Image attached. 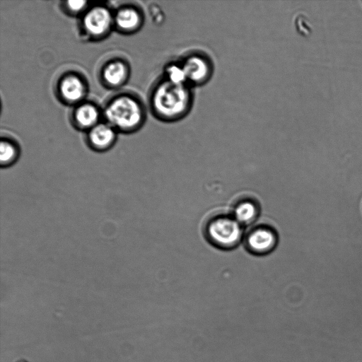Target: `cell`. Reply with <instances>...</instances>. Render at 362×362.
<instances>
[{
	"mask_svg": "<svg viewBox=\"0 0 362 362\" xmlns=\"http://www.w3.org/2000/svg\"><path fill=\"white\" fill-rule=\"evenodd\" d=\"M192 101L189 86L175 83L165 78L155 85L150 96L153 113L167 122L184 117L189 112Z\"/></svg>",
	"mask_w": 362,
	"mask_h": 362,
	"instance_id": "1",
	"label": "cell"
},
{
	"mask_svg": "<svg viewBox=\"0 0 362 362\" xmlns=\"http://www.w3.org/2000/svg\"><path fill=\"white\" fill-rule=\"evenodd\" d=\"M103 116L106 123L116 131L129 133L141 127L146 112L142 103L135 95L122 93L106 102Z\"/></svg>",
	"mask_w": 362,
	"mask_h": 362,
	"instance_id": "2",
	"label": "cell"
},
{
	"mask_svg": "<svg viewBox=\"0 0 362 362\" xmlns=\"http://www.w3.org/2000/svg\"><path fill=\"white\" fill-rule=\"evenodd\" d=\"M188 86H200L211 76L213 66L210 60L200 54H192L180 63Z\"/></svg>",
	"mask_w": 362,
	"mask_h": 362,
	"instance_id": "6",
	"label": "cell"
},
{
	"mask_svg": "<svg viewBox=\"0 0 362 362\" xmlns=\"http://www.w3.org/2000/svg\"><path fill=\"white\" fill-rule=\"evenodd\" d=\"M165 78L173 83L187 84L185 75L180 63L168 65L165 69Z\"/></svg>",
	"mask_w": 362,
	"mask_h": 362,
	"instance_id": "14",
	"label": "cell"
},
{
	"mask_svg": "<svg viewBox=\"0 0 362 362\" xmlns=\"http://www.w3.org/2000/svg\"><path fill=\"white\" fill-rule=\"evenodd\" d=\"M57 96L69 105H78L83 102L88 91L85 79L79 74H64L57 83Z\"/></svg>",
	"mask_w": 362,
	"mask_h": 362,
	"instance_id": "5",
	"label": "cell"
},
{
	"mask_svg": "<svg viewBox=\"0 0 362 362\" xmlns=\"http://www.w3.org/2000/svg\"><path fill=\"white\" fill-rule=\"evenodd\" d=\"M249 250L255 254H264L272 250L276 243V235L272 228L257 226L248 232L245 238Z\"/></svg>",
	"mask_w": 362,
	"mask_h": 362,
	"instance_id": "8",
	"label": "cell"
},
{
	"mask_svg": "<svg viewBox=\"0 0 362 362\" xmlns=\"http://www.w3.org/2000/svg\"><path fill=\"white\" fill-rule=\"evenodd\" d=\"M209 240L221 248H231L240 240L242 235L240 223L233 216L225 215L212 218L206 227Z\"/></svg>",
	"mask_w": 362,
	"mask_h": 362,
	"instance_id": "3",
	"label": "cell"
},
{
	"mask_svg": "<svg viewBox=\"0 0 362 362\" xmlns=\"http://www.w3.org/2000/svg\"><path fill=\"white\" fill-rule=\"evenodd\" d=\"M103 83L109 88H118L124 84L129 75L128 64L117 58L105 62L100 71Z\"/></svg>",
	"mask_w": 362,
	"mask_h": 362,
	"instance_id": "7",
	"label": "cell"
},
{
	"mask_svg": "<svg viewBox=\"0 0 362 362\" xmlns=\"http://www.w3.org/2000/svg\"><path fill=\"white\" fill-rule=\"evenodd\" d=\"M113 25V15L107 8L102 6L86 11L81 23L83 32L91 39L105 36Z\"/></svg>",
	"mask_w": 362,
	"mask_h": 362,
	"instance_id": "4",
	"label": "cell"
},
{
	"mask_svg": "<svg viewBox=\"0 0 362 362\" xmlns=\"http://www.w3.org/2000/svg\"><path fill=\"white\" fill-rule=\"evenodd\" d=\"M142 19L141 12L133 6L121 7L113 16L114 25L124 33H132L139 29Z\"/></svg>",
	"mask_w": 362,
	"mask_h": 362,
	"instance_id": "10",
	"label": "cell"
},
{
	"mask_svg": "<svg viewBox=\"0 0 362 362\" xmlns=\"http://www.w3.org/2000/svg\"><path fill=\"white\" fill-rule=\"evenodd\" d=\"M256 204L250 200H244L239 202L233 211V217L241 223H249L256 218L257 215Z\"/></svg>",
	"mask_w": 362,
	"mask_h": 362,
	"instance_id": "12",
	"label": "cell"
},
{
	"mask_svg": "<svg viewBox=\"0 0 362 362\" xmlns=\"http://www.w3.org/2000/svg\"><path fill=\"white\" fill-rule=\"evenodd\" d=\"M100 116V110L95 104L83 101L74 108L71 118L76 127L89 131L99 123Z\"/></svg>",
	"mask_w": 362,
	"mask_h": 362,
	"instance_id": "9",
	"label": "cell"
},
{
	"mask_svg": "<svg viewBox=\"0 0 362 362\" xmlns=\"http://www.w3.org/2000/svg\"><path fill=\"white\" fill-rule=\"evenodd\" d=\"M116 130L107 123H98L87 134L88 145L96 151H105L110 148L116 139Z\"/></svg>",
	"mask_w": 362,
	"mask_h": 362,
	"instance_id": "11",
	"label": "cell"
},
{
	"mask_svg": "<svg viewBox=\"0 0 362 362\" xmlns=\"http://www.w3.org/2000/svg\"><path fill=\"white\" fill-rule=\"evenodd\" d=\"M16 145L8 139H1L0 145V161L1 165L12 164L18 157Z\"/></svg>",
	"mask_w": 362,
	"mask_h": 362,
	"instance_id": "13",
	"label": "cell"
},
{
	"mask_svg": "<svg viewBox=\"0 0 362 362\" xmlns=\"http://www.w3.org/2000/svg\"><path fill=\"white\" fill-rule=\"evenodd\" d=\"M87 6L86 1H67L63 4L64 9L70 14L76 15L85 11Z\"/></svg>",
	"mask_w": 362,
	"mask_h": 362,
	"instance_id": "15",
	"label": "cell"
}]
</instances>
